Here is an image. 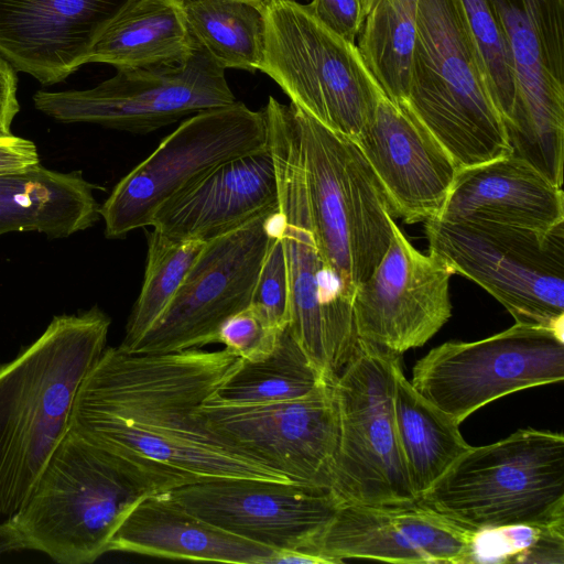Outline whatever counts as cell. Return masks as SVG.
I'll return each instance as SVG.
<instances>
[{"instance_id": "obj_19", "label": "cell", "mask_w": 564, "mask_h": 564, "mask_svg": "<svg viewBox=\"0 0 564 564\" xmlns=\"http://www.w3.org/2000/svg\"><path fill=\"white\" fill-rule=\"evenodd\" d=\"M476 533L421 498L387 503H341L321 534L314 553L327 564L355 558L469 564Z\"/></svg>"}, {"instance_id": "obj_7", "label": "cell", "mask_w": 564, "mask_h": 564, "mask_svg": "<svg viewBox=\"0 0 564 564\" xmlns=\"http://www.w3.org/2000/svg\"><path fill=\"white\" fill-rule=\"evenodd\" d=\"M421 499L475 531L564 516V435L527 427L470 446Z\"/></svg>"}, {"instance_id": "obj_12", "label": "cell", "mask_w": 564, "mask_h": 564, "mask_svg": "<svg viewBox=\"0 0 564 564\" xmlns=\"http://www.w3.org/2000/svg\"><path fill=\"white\" fill-rule=\"evenodd\" d=\"M511 53L518 98L506 124L516 155L557 187L564 165V0H487Z\"/></svg>"}, {"instance_id": "obj_33", "label": "cell", "mask_w": 564, "mask_h": 564, "mask_svg": "<svg viewBox=\"0 0 564 564\" xmlns=\"http://www.w3.org/2000/svg\"><path fill=\"white\" fill-rule=\"evenodd\" d=\"M494 562L564 564V516L477 531L471 563Z\"/></svg>"}, {"instance_id": "obj_17", "label": "cell", "mask_w": 564, "mask_h": 564, "mask_svg": "<svg viewBox=\"0 0 564 564\" xmlns=\"http://www.w3.org/2000/svg\"><path fill=\"white\" fill-rule=\"evenodd\" d=\"M167 492L202 520L275 552L315 554L339 506L329 489L294 481L214 478Z\"/></svg>"}, {"instance_id": "obj_26", "label": "cell", "mask_w": 564, "mask_h": 564, "mask_svg": "<svg viewBox=\"0 0 564 564\" xmlns=\"http://www.w3.org/2000/svg\"><path fill=\"white\" fill-rule=\"evenodd\" d=\"M193 50L180 0H138L104 33L88 63L116 69L175 66Z\"/></svg>"}, {"instance_id": "obj_42", "label": "cell", "mask_w": 564, "mask_h": 564, "mask_svg": "<svg viewBox=\"0 0 564 564\" xmlns=\"http://www.w3.org/2000/svg\"><path fill=\"white\" fill-rule=\"evenodd\" d=\"M246 1L265 7L267 4H269L270 2L275 1V0H246Z\"/></svg>"}, {"instance_id": "obj_10", "label": "cell", "mask_w": 564, "mask_h": 564, "mask_svg": "<svg viewBox=\"0 0 564 564\" xmlns=\"http://www.w3.org/2000/svg\"><path fill=\"white\" fill-rule=\"evenodd\" d=\"M401 355L359 338L333 383L339 437L330 492L341 503L419 499L409 480L393 413Z\"/></svg>"}, {"instance_id": "obj_18", "label": "cell", "mask_w": 564, "mask_h": 564, "mask_svg": "<svg viewBox=\"0 0 564 564\" xmlns=\"http://www.w3.org/2000/svg\"><path fill=\"white\" fill-rule=\"evenodd\" d=\"M380 262L352 295L358 337L402 355L425 345L451 318L452 269L436 254L422 253L394 219Z\"/></svg>"}, {"instance_id": "obj_9", "label": "cell", "mask_w": 564, "mask_h": 564, "mask_svg": "<svg viewBox=\"0 0 564 564\" xmlns=\"http://www.w3.org/2000/svg\"><path fill=\"white\" fill-rule=\"evenodd\" d=\"M425 234L430 252L490 293L516 323L563 332L564 223L536 231L433 218Z\"/></svg>"}, {"instance_id": "obj_13", "label": "cell", "mask_w": 564, "mask_h": 564, "mask_svg": "<svg viewBox=\"0 0 564 564\" xmlns=\"http://www.w3.org/2000/svg\"><path fill=\"white\" fill-rule=\"evenodd\" d=\"M563 379V332L516 323L480 340L431 349L414 365L410 382L460 425L497 399Z\"/></svg>"}, {"instance_id": "obj_40", "label": "cell", "mask_w": 564, "mask_h": 564, "mask_svg": "<svg viewBox=\"0 0 564 564\" xmlns=\"http://www.w3.org/2000/svg\"><path fill=\"white\" fill-rule=\"evenodd\" d=\"M23 550L20 536L9 520L0 523V556Z\"/></svg>"}, {"instance_id": "obj_15", "label": "cell", "mask_w": 564, "mask_h": 564, "mask_svg": "<svg viewBox=\"0 0 564 564\" xmlns=\"http://www.w3.org/2000/svg\"><path fill=\"white\" fill-rule=\"evenodd\" d=\"M278 212L205 242L175 296L128 352L165 354L218 344L223 324L251 303Z\"/></svg>"}, {"instance_id": "obj_6", "label": "cell", "mask_w": 564, "mask_h": 564, "mask_svg": "<svg viewBox=\"0 0 564 564\" xmlns=\"http://www.w3.org/2000/svg\"><path fill=\"white\" fill-rule=\"evenodd\" d=\"M263 112L278 180V232L289 273L288 328L315 369L332 382L359 340L352 299L326 270L315 243L289 105L271 96Z\"/></svg>"}, {"instance_id": "obj_8", "label": "cell", "mask_w": 564, "mask_h": 564, "mask_svg": "<svg viewBox=\"0 0 564 564\" xmlns=\"http://www.w3.org/2000/svg\"><path fill=\"white\" fill-rule=\"evenodd\" d=\"M267 32L260 72L328 129L355 139L383 94L357 44L321 23L296 0L265 6Z\"/></svg>"}, {"instance_id": "obj_3", "label": "cell", "mask_w": 564, "mask_h": 564, "mask_svg": "<svg viewBox=\"0 0 564 564\" xmlns=\"http://www.w3.org/2000/svg\"><path fill=\"white\" fill-rule=\"evenodd\" d=\"M155 494L119 458L68 430L9 521L23 550L61 564H89L132 508Z\"/></svg>"}, {"instance_id": "obj_24", "label": "cell", "mask_w": 564, "mask_h": 564, "mask_svg": "<svg viewBox=\"0 0 564 564\" xmlns=\"http://www.w3.org/2000/svg\"><path fill=\"white\" fill-rule=\"evenodd\" d=\"M108 552L170 560L269 564L275 551L202 520L164 491L147 496L132 508L112 535Z\"/></svg>"}, {"instance_id": "obj_37", "label": "cell", "mask_w": 564, "mask_h": 564, "mask_svg": "<svg viewBox=\"0 0 564 564\" xmlns=\"http://www.w3.org/2000/svg\"><path fill=\"white\" fill-rule=\"evenodd\" d=\"M14 68L0 56V139L13 135L11 124L20 110Z\"/></svg>"}, {"instance_id": "obj_5", "label": "cell", "mask_w": 564, "mask_h": 564, "mask_svg": "<svg viewBox=\"0 0 564 564\" xmlns=\"http://www.w3.org/2000/svg\"><path fill=\"white\" fill-rule=\"evenodd\" d=\"M401 102L458 170L511 153L459 0H419L409 91Z\"/></svg>"}, {"instance_id": "obj_2", "label": "cell", "mask_w": 564, "mask_h": 564, "mask_svg": "<svg viewBox=\"0 0 564 564\" xmlns=\"http://www.w3.org/2000/svg\"><path fill=\"white\" fill-rule=\"evenodd\" d=\"M110 317L97 305L55 316L42 335L0 364V513L22 506L69 430L85 377L106 348Z\"/></svg>"}, {"instance_id": "obj_22", "label": "cell", "mask_w": 564, "mask_h": 564, "mask_svg": "<svg viewBox=\"0 0 564 564\" xmlns=\"http://www.w3.org/2000/svg\"><path fill=\"white\" fill-rule=\"evenodd\" d=\"M278 207L276 172L268 144L216 166L174 194L155 212L151 226L172 239L206 242Z\"/></svg>"}, {"instance_id": "obj_11", "label": "cell", "mask_w": 564, "mask_h": 564, "mask_svg": "<svg viewBox=\"0 0 564 564\" xmlns=\"http://www.w3.org/2000/svg\"><path fill=\"white\" fill-rule=\"evenodd\" d=\"M267 147L263 109L235 101L189 116L118 182L99 207L106 237L124 238L151 226L155 212L174 194L216 166Z\"/></svg>"}, {"instance_id": "obj_4", "label": "cell", "mask_w": 564, "mask_h": 564, "mask_svg": "<svg viewBox=\"0 0 564 564\" xmlns=\"http://www.w3.org/2000/svg\"><path fill=\"white\" fill-rule=\"evenodd\" d=\"M315 243L352 299L387 251L394 214L356 142L289 105Z\"/></svg>"}, {"instance_id": "obj_23", "label": "cell", "mask_w": 564, "mask_h": 564, "mask_svg": "<svg viewBox=\"0 0 564 564\" xmlns=\"http://www.w3.org/2000/svg\"><path fill=\"white\" fill-rule=\"evenodd\" d=\"M437 219L549 231L564 223L563 189L508 154L457 170Z\"/></svg>"}, {"instance_id": "obj_38", "label": "cell", "mask_w": 564, "mask_h": 564, "mask_svg": "<svg viewBox=\"0 0 564 564\" xmlns=\"http://www.w3.org/2000/svg\"><path fill=\"white\" fill-rule=\"evenodd\" d=\"M39 163L34 142L15 135L0 139V173L21 171Z\"/></svg>"}, {"instance_id": "obj_16", "label": "cell", "mask_w": 564, "mask_h": 564, "mask_svg": "<svg viewBox=\"0 0 564 564\" xmlns=\"http://www.w3.org/2000/svg\"><path fill=\"white\" fill-rule=\"evenodd\" d=\"M334 382L311 393L264 404L206 400L197 410L204 425L226 444L294 482L329 489L339 423Z\"/></svg>"}, {"instance_id": "obj_20", "label": "cell", "mask_w": 564, "mask_h": 564, "mask_svg": "<svg viewBox=\"0 0 564 564\" xmlns=\"http://www.w3.org/2000/svg\"><path fill=\"white\" fill-rule=\"evenodd\" d=\"M138 0H0V56L42 85L65 80Z\"/></svg>"}, {"instance_id": "obj_31", "label": "cell", "mask_w": 564, "mask_h": 564, "mask_svg": "<svg viewBox=\"0 0 564 564\" xmlns=\"http://www.w3.org/2000/svg\"><path fill=\"white\" fill-rule=\"evenodd\" d=\"M147 265L140 294L129 316L123 340L130 351L164 313L205 241L176 240L156 230L147 235Z\"/></svg>"}, {"instance_id": "obj_28", "label": "cell", "mask_w": 564, "mask_h": 564, "mask_svg": "<svg viewBox=\"0 0 564 564\" xmlns=\"http://www.w3.org/2000/svg\"><path fill=\"white\" fill-rule=\"evenodd\" d=\"M180 3L192 39L219 67L260 70L265 47V7L246 0Z\"/></svg>"}, {"instance_id": "obj_36", "label": "cell", "mask_w": 564, "mask_h": 564, "mask_svg": "<svg viewBox=\"0 0 564 564\" xmlns=\"http://www.w3.org/2000/svg\"><path fill=\"white\" fill-rule=\"evenodd\" d=\"M306 7L328 30L356 44L365 20L359 0H311Z\"/></svg>"}, {"instance_id": "obj_39", "label": "cell", "mask_w": 564, "mask_h": 564, "mask_svg": "<svg viewBox=\"0 0 564 564\" xmlns=\"http://www.w3.org/2000/svg\"><path fill=\"white\" fill-rule=\"evenodd\" d=\"M279 563H303V564H326V561L318 555L303 551H280L274 552L269 564Z\"/></svg>"}, {"instance_id": "obj_41", "label": "cell", "mask_w": 564, "mask_h": 564, "mask_svg": "<svg viewBox=\"0 0 564 564\" xmlns=\"http://www.w3.org/2000/svg\"><path fill=\"white\" fill-rule=\"evenodd\" d=\"M379 0H359L365 18L373 9Z\"/></svg>"}, {"instance_id": "obj_29", "label": "cell", "mask_w": 564, "mask_h": 564, "mask_svg": "<svg viewBox=\"0 0 564 564\" xmlns=\"http://www.w3.org/2000/svg\"><path fill=\"white\" fill-rule=\"evenodd\" d=\"M419 0H379L364 20L359 53L383 94L394 102L408 97L416 39Z\"/></svg>"}, {"instance_id": "obj_34", "label": "cell", "mask_w": 564, "mask_h": 564, "mask_svg": "<svg viewBox=\"0 0 564 564\" xmlns=\"http://www.w3.org/2000/svg\"><path fill=\"white\" fill-rule=\"evenodd\" d=\"M284 329L250 304L223 324L218 344L242 360L257 361L273 352Z\"/></svg>"}, {"instance_id": "obj_27", "label": "cell", "mask_w": 564, "mask_h": 564, "mask_svg": "<svg viewBox=\"0 0 564 564\" xmlns=\"http://www.w3.org/2000/svg\"><path fill=\"white\" fill-rule=\"evenodd\" d=\"M393 413L412 489L421 498L469 448L459 424L421 395L395 369Z\"/></svg>"}, {"instance_id": "obj_25", "label": "cell", "mask_w": 564, "mask_h": 564, "mask_svg": "<svg viewBox=\"0 0 564 564\" xmlns=\"http://www.w3.org/2000/svg\"><path fill=\"white\" fill-rule=\"evenodd\" d=\"M95 185L80 171L58 172L40 163L0 173V236L35 231L64 238L99 219Z\"/></svg>"}, {"instance_id": "obj_14", "label": "cell", "mask_w": 564, "mask_h": 564, "mask_svg": "<svg viewBox=\"0 0 564 564\" xmlns=\"http://www.w3.org/2000/svg\"><path fill=\"white\" fill-rule=\"evenodd\" d=\"M33 101L37 110L59 122L95 123L144 134L199 111L231 105L236 98L225 69L194 42L184 64L117 69L94 88L39 90Z\"/></svg>"}, {"instance_id": "obj_30", "label": "cell", "mask_w": 564, "mask_h": 564, "mask_svg": "<svg viewBox=\"0 0 564 564\" xmlns=\"http://www.w3.org/2000/svg\"><path fill=\"white\" fill-rule=\"evenodd\" d=\"M325 381L286 327L272 354L257 361L240 359L213 398L242 405L288 401Z\"/></svg>"}, {"instance_id": "obj_1", "label": "cell", "mask_w": 564, "mask_h": 564, "mask_svg": "<svg viewBox=\"0 0 564 564\" xmlns=\"http://www.w3.org/2000/svg\"><path fill=\"white\" fill-rule=\"evenodd\" d=\"M239 361L226 348L134 354L106 347L79 387L69 429L155 494L214 478L292 481L226 444L197 416Z\"/></svg>"}, {"instance_id": "obj_21", "label": "cell", "mask_w": 564, "mask_h": 564, "mask_svg": "<svg viewBox=\"0 0 564 564\" xmlns=\"http://www.w3.org/2000/svg\"><path fill=\"white\" fill-rule=\"evenodd\" d=\"M393 210L408 224L437 218L457 166L403 102L382 94L354 139Z\"/></svg>"}, {"instance_id": "obj_35", "label": "cell", "mask_w": 564, "mask_h": 564, "mask_svg": "<svg viewBox=\"0 0 564 564\" xmlns=\"http://www.w3.org/2000/svg\"><path fill=\"white\" fill-rule=\"evenodd\" d=\"M250 304L261 310L275 326L282 329L289 326L290 284L284 247L278 232V215Z\"/></svg>"}, {"instance_id": "obj_32", "label": "cell", "mask_w": 564, "mask_h": 564, "mask_svg": "<svg viewBox=\"0 0 564 564\" xmlns=\"http://www.w3.org/2000/svg\"><path fill=\"white\" fill-rule=\"evenodd\" d=\"M491 98L506 124L518 98L516 73L502 29L487 0H459Z\"/></svg>"}]
</instances>
